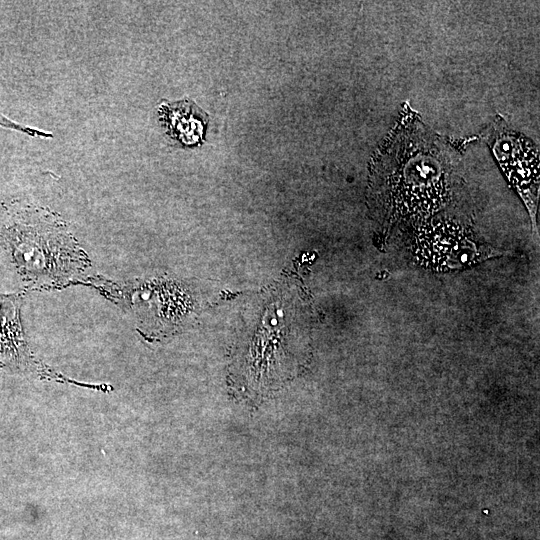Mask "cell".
Masks as SVG:
<instances>
[{
  "mask_svg": "<svg viewBox=\"0 0 540 540\" xmlns=\"http://www.w3.org/2000/svg\"><path fill=\"white\" fill-rule=\"evenodd\" d=\"M485 136L502 172L534 218L539 192L538 149L500 116L490 123Z\"/></svg>",
  "mask_w": 540,
  "mask_h": 540,
  "instance_id": "3",
  "label": "cell"
},
{
  "mask_svg": "<svg viewBox=\"0 0 540 540\" xmlns=\"http://www.w3.org/2000/svg\"><path fill=\"white\" fill-rule=\"evenodd\" d=\"M0 125L8 127V128H13L15 130H20V131L25 132V133H27L29 135H32V136H40V137H44V138L53 137V135L51 133L20 125V124H18L16 122H13V121L5 118L2 114H0Z\"/></svg>",
  "mask_w": 540,
  "mask_h": 540,
  "instance_id": "5",
  "label": "cell"
},
{
  "mask_svg": "<svg viewBox=\"0 0 540 540\" xmlns=\"http://www.w3.org/2000/svg\"><path fill=\"white\" fill-rule=\"evenodd\" d=\"M159 120L170 138L184 146L199 144L207 128V114L190 100L162 102Z\"/></svg>",
  "mask_w": 540,
  "mask_h": 540,
  "instance_id": "4",
  "label": "cell"
},
{
  "mask_svg": "<svg viewBox=\"0 0 540 540\" xmlns=\"http://www.w3.org/2000/svg\"><path fill=\"white\" fill-rule=\"evenodd\" d=\"M459 157L406 102L370 162V211L388 225L425 220L450 201Z\"/></svg>",
  "mask_w": 540,
  "mask_h": 540,
  "instance_id": "1",
  "label": "cell"
},
{
  "mask_svg": "<svg viewBox=\"0 0 540 540\" xmlns=\"http://www.w3.org/2000/svg\"><path fill=\"white\" fill-rule=\"evenodd\" d=\"M411 244L416 260L435 271L469 267L494 255L480 247L464 226L449 219L420 223Z\"/></svg>",
  "mask_w": 540,
  "mask_h": 540,
  "instance_id": "2",
  "label": "cell"
}]
</instances>
